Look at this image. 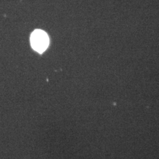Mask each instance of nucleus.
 I'll return each instance as SVG.
<instances>
[{"label": "nucleus", "instance_id": "f257e3e1", "mask_svg": "<svg viewBox=\"0 0 159 159\" xmlns=\"http://www.w3.org/2000/svg\"><path fill=\"white\" fill-rule=\"evenodd\" d=\"M31 44L34 50L42 53L49 44V39L46 33L42 30H35L31 35Z\"/></svg>", "mask_w": 159, "mask_h": 159}]
</instances>
